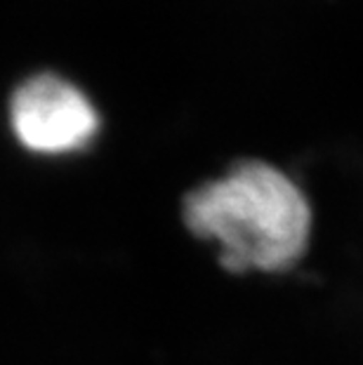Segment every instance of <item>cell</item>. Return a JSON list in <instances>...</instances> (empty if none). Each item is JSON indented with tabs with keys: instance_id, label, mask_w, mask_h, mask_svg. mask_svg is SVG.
<instances>
[{
	"instance_id": "cell-1",
	"label": "cell",
	"mask_w": 363,
	"mask_h": 365,
	"mask_svg": "<svg viewBox=\"0 0 363 365\" xmlns=\"http://www.w3.org/2000/svg\"><path fill=\"white\" fill-rule=\"evenodd\" d=\"M184 222L220 243L229 271H283L307 250L312 212L305 193L269 163L243 160L184 198Z\"/></svg>"
},
{
	"instance_id": "cell-2",
	"label": "cell",
	"mask_w": 363,
	"mask_h": 365,
	"mask_svg": "<svg viewBox=\"0 0 363 365\" xmlns=\"http://www.w3.org/2000/svg\"><path fill=\"white\" fill-rule=\"evenodd\" d=\"M14 135L36 153H68L95 137L99 118L90 99L73 83L41 73L21 83L12 97Z\"/></svg>"
}]
</instances>
